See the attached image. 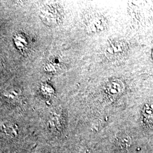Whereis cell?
<instances>
[{
  "instance_id": "cell-2",
  "label": "cell",
  "mask_w": 153,
  "mask_h": 153,
  "mask_svg": "<svg viewBox=\"0 0 153 153\" xmlns=\"http://www.w3.org/2000/svg\"><path fill=\"white\" fill-rule=\"evenodd\" d=\"M13 42L16 48L21 51H25L27 48L28 40L26 36L23 33H16L13 36Z\"/></svg>"
},
{
  "instance_id": "cell-1",
  "label": "cell",
  "mask_w": 153,
  "mask_h": 153,
  "mask_svg": "<svg viewBox=\"0 0 153 153\" xmlns=\"http://www.w3.org/2000/svg\"><path fill=\"white\" fill-rule=\"evenodd\" d=\"M39 16L45 24L51 26H56L62 21L63 10L57 4H46L40 8Z\"/></svg>"
},
{
  "instance_id": "cell-3",
  "label": "cell",
  "mask_w": 153,
  "mask_h": 153,
  "mask_svg": "<svg viewBox=\"0 0 153 153\" xmlns=\"http://www.w3.org/2000/svg\"><path fill=\"white\" fill-rule=\"evenodd\" d=\"M21 95V91L16 88H12L6 90L4 93V97L10 100H14L19 97Z\"/></svg>"
},
{
  "instance_id": "cell-4",
  "label": "cell",
  "mask_w": 153,
  "mask_h": 153,
  "mask_svg": "<svg viewBox=\"0 0 153 153\" xmlns=\"http://www.w3.org/2000/svg\"><path fill=\"white\" fill-rule=\"evenodd\" d=\"M40 89L44 95H51L53 94V88L48 84H43Z\"/></svg>"
}]
</instances>
